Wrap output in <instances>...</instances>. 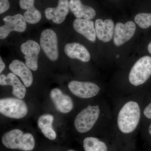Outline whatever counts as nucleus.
Here are the masks:
<instances>
[{"mask_svg": "<svg viewBox=\"0 0 151 151\" xmlns=\"http://www.w3.org/2000/svg\"><path fill=\"white\" fill-rule=\"evenodd\" d=\"M141 111L137 102L131 101L124 105L119 111L118 125L123 133L129 134L134 132L140 119Z\"/></svg>", "mask_w": 151, "mask_h": 151, "instance_id": "f257e3e1", "label": "nucleus"}, {"mask_svg": "<svg viewBox=\"0 0 151 151\" xmlns=\"http://www.w3.org/2000/svg\"><path fill=\"white\" fill-rule=\"evenodd\" d=\"M2 142L9 149L31 151L35 147V140L30 133L24 134L21 130L15 129L6 132L2 138Z\"/></svg>", "mask_w": 151, "mask_h": 151, "instance_id": "f03ea898", "label": "nucleus"}, {"mask_svg": "<svg viewBox=\"0 0 151 151\" xmlns=\"http://www.w3.org/2000/svg\"><path fill=\"white\" fill-rule=\"evenodd\" d=\"M100 114L98 105H88L76 117L74 126L79 133H84L90 131L94 126Z\"/></svg>", "mask_w": 151, "mask_h": 151, "instance_id": "7ed1b4c3", "label": "nucleus"}, {"mask_svg": "<svg viewBox=\"0 0 151 151\" xmlns=\"http://www.w3.org/2000/svg\"><path fill=\"white\" fill-rule=\"evenodd\" d=\"M151 76V57L143 56L138 60L130 70L129 81L135 86L142 85Z\"/></svg>", "mask_w": 151, "mask_h": 151, "instance_id": "20e7f679", "label": "nucleus"}, {"mask_svg": "<svg viewBox=\"0 0 151 151\" xmlns=\"http://www.w3.org/2000/svg\"><path fill=\"white\" fill-rule=\"evenodd\" d=\"M26 104L20 99L2 98L0 100V113L9 118L20 119L28 113Z\"/></svg>", "mask_w": 151, "mask_h": 151, "instance_id": "39448f33", "label": "nucleus"}, {"mask_svg": "<svg viewBox=\"0 0 151 151\" xmlns=\"http://www.w3.org/2000/svg\"><path fill=\"white\" fill-rule=\"evenodd\" d=\"M40 42L41 47L49 59L51 61H56L59 56L56 33L50 29L44 30L41 34Z\"/></svg>", "mask_w": 151, "mask_h": 151, "instance_id": "423d86ee", "label": "nucleus"}, {"mask_svg": "<svg viewBox=\"0 0 151 151\" xmlns=\"http://www.w3.org/2000/svg\"><path fill=\"white\" fill-rule=\"evenodd\" d=\"M4 24L0 27V39H4L13 31L23 32L27 28V22L21 14L7 16L3 19Z\"/></svg>", "mask_w": 151, "mask_h": 151, "instance_id": "0eeeda50", "label": "nucleus"}, {"mask_svg": "<svg viewBox=\"0 0 151 151\" xmlns=\"http://www.w3.org/2000/svg\"><path fill=\"white\" fill-rule=\"evenodd\" d=\"M68 89L75 96L84 99L92 98L97 95L100 88L91 82L72 81L68 84Z\"/></svg>", "mask_w": 151, "mask_h": 151, "instance_id": "6e6552de", "label": "nucleus"}, {"mask_svg": "<svg viewBox=\"0 0 151 151\" xmlns=\"http://www.w3.org/2000/svg\"><path fill=\"white\" fill-rule=\"evenodd\" d=\"M136 25L132 21L125 24L118 22L114 27L113 42L116 46H120L130 40L134 35Z\"/></svg>", "mask_w": 151, "mask_h": 151, "instance_id": "1a4fd4ad", "label": "nucleus"}, {"mask_svg": "<svg viewBox=\"0 0 151 151\" xmlns=\"http://www.w3.org/2000/svg\"><path fill=\"white\" fill-rule=\"evenodd\" d=\"M21 51L24 55L25 64L34 71L38 68V58L40 50L39 44L33 40H28L22 44Z\"/></svg>", "mask_w": 151, "mask_h": 151, "instance_id": "9d476101", "label": "nucleus"}, {"mask_svg": "<svg viewBox=\"0 0 151 151\" xmlns=\"http://www.w3.org/2000/svg\"><path fill=\"white\" fill-rule=\"evenodd\" d=\"M69 1L68 0H58L55 7H48L45 10V17L51 20L56 24H60L65 21L69 13Z\"/></svg>", "mask_w": 151, "mask_h": 151, "instance_id": "9b49d317", "label": "nucleus"}, {"mask_svg": "<svg viewBox=\"0 0 151 151\" xmlns=\"http://www.w3.org/2000/svg\"><path fill=\"white\" fill-rule=\"evenodd\" d=\"M50 96L55 108L59 112L67 113L73 109V104L72 99L68 95L63 94L60 89L58 88L52 89Z\"/></svg>", "mask_w": 151, "mask_h": 151, "instance_id": "f8f14e48", "label": "nucleus"}, {"mask_svg": "<svg viewBox=\"0 0 151 151\" xmlns=\"http://www.w3.org/2000/svg\"><path fill=\"white\" fill-rule=\"evenodd\" d=\"M0 84L1 86L10 85L12 86V93L19 99H23L25 96L26 93L25 86L19 80L16 75L12 72L8 73L7 76L4 74H1Z\"/></svg>", "mask_w": 151, "mask_h": 151, "instance_id": "ddd939ff", "label": "nucleus"}, {"mask_svg": "<svg viewBox=\"0 0 151 151\" xmlns=\"http://www.w3.org/2000/svg\"><path fill=\"white\" fill-rule=\"evenodd\" d=\"M9 68L12 73L20 77L26 87L31 86L33 80L32 73L26 64L19 60H14L9 65Z\"/></svg>", "mask_w": 151, "mask_h": 151, "instance_id": "4468645a", "label": "nucleus"}, {"mask_svg": "<svg viewBox=\"0 0 151 151\" xmlns=\"http://www.w3.org/2000/svg\"><path fill=\"white\" fill-rule=\"evenodd\" d=\"M96 35L103 42L110 41L113 38L114 30V23L111 19L103 21L97 19L94 23Z\"/></svg>", "mask_w": 151, "mask_h": 151, "instance_id": "2eb2a0df", "label": "nucleus"}, {"mask_svg": "<svg viewBox=\"0 0 151 151\" xmlns=\"http://www.w3.org/2000/svg\"><path fill=\"white\" fill-rule=\"evenodd\" d=\"M73 27L76 32L84 36L91 42H94L96 40L95 25L92 21L84 19H76L73 22Z\"/></svg>", "mask_w": 151, "mask_h": 151, "instance_id": "dca6fc26", "label": "nucleus"}, {"mask_svg": "<svg viewBox=\"0 0 151 151\" xmlns=\"http://www.w3.org/2000/svg\"><path fill=\"white\" fill-rule=\"evenodd\" d=\"M65 54L71 59H77L83 62H87L90 60V55L86 47L79 43L72 42L65 45Z\"/></svg>", "mask_w": 151, "mask_h": 151, "instance_id": "f3484780", "label": "nucleus"}, {"mask_svg": "<svg viewBox=\"0 0 151 151\" xmlns=\"http://www.w3.org/2000/svg\"><path fill=\"white\" fill-rule=\"evenodd\" d=\"M69 7L76 19L91 20L96 16L94 9L89 6L85 5L81 0H70Z\"/></svg>", "mask_w": 151, "mask_h": 151, "instance_id": "a211bd4d", "label": "nucleus"}, {"mask_svg": "<svg viewBox=\"0 0 151 151\" xmlns=\"http://www.w3.org/2000/svg\"><path fill=\"white\" fill-rule=\"evenodd\" d=\"M35 0H19V5L22 9L26 11L24 17L27 22L30 24H35L40 21L42 18L40 12L34 6Z\"/></svg>", "mask_w": 151, "mask_h": 151, "instance_id": "6ab92c4d", "label": "nucleus"}, {"mask_svg": "<svg viewBox=\"0 0 151 151\" xmlns=\"http://www.w3.org/2000/svg\"><path fill=\"white\" fill-rule=\"evenodd\" d=\"M54 117L50 114H44L39 117L37 125L44 136L51 140L55 139L56 134L52 128Z\"/></svg>", "mask_w": 151, "mask_h": 151, "instance_id": "aec40b11", "label": "nucleus"}, {"mask_svg": "<svg viewBox=\"0 0 151 151\" xmlns=\"http://www.w3.org/2000/svg\"><path fill=\"white\" fill-rule=\"evenodd\" d=\"M83 147L85 151H108L107 146L104 142L92 137L84 139Z\"/></svg>", "mask_w": 151, "mask_h": 151, "instance_id": "412c9836", "label": "nucleus"}, {"mask_svg": "<svg viewBox=\"0 0 151 151\" xmlns=\"http://www.w3.org/2000/svg\"><path fill=\"white\" fill-rule=\"evenodd\" d=\"M136 23L142 29H147L151 26V13H139L135 16Z\"/></svg>", "mask_w": 151, "mask_h": 151, "instance_id": "4be33fe9", "label": "nucleus"}, {"mask_svg": "<svg viewBox=\"0 0 151 151\" xmlns=\"http://www.w3.org/2000/svg\"><path fill=\"white\" fill-rule=\"evenodd\" d=\"M10 6L9 0H0V14H1L8 10Z\"/></svg>", "mask_w": 151, "mask_h": 151, "instance_id": "5701e85b", "label": "nucleus"}, {"mask_svg": "<svg viewBox=\"0 0 151 151\" xmlns=\"http://www.w3.org/2000/svg\"><path fill=\"white\" fill-rule=\"evenodd\" d=\"M144 114L146 118L151 119V103L149 104L145 108Z\"/></svg>", "mask_w": 151, "mask_h": 151, "instance_id": "b1692460", "label": "nucleus"}, {"mask_svg": "<svg viewBox=\"0 0 151 151\" xmlns=\"http://www.w3.org/2000/svg\"><path fill=\"white\" fill-rule=\"evenodd\" d=\"M6 65L4 63L1 57H0V73H1L3 70L5 68Z\"/></svg>", "mask_w": 151, "mask_h": 151, "instance_id": "393cba45", "label": "nucleus"}, {"mask_svg": "<svg viewBox=\"0 0 151 151\" xmlns=\"http://www.w3.org/2000/svg\"><path fill=\"white\" fill-rule=\"evenodd\" d=\"M147 48L149 52L151 54V42L150 43H149L148 46Z\"/></svg>", "mask_w": 151, "mask_h": 151, "instance_id": "a878e982", "label": "nucleus"}, {"mask_svg": "<svg viewBox=\"0 0 151 151\" xmlns=\"http://www.w3.org/2000/svg\"><path fill=\"white\" fill-rule=\"evenodd\" d=\"M149 132L150 133V134L151 135V124L150 125V127L149 128Z\"/></svg>", "mask_w": 151, "mask_h": 151, "instance_id": "bb28decb", "label": "nucleus"}, {"mask_svg": "<svg viewBox=\"0 0 151 151\" xmlns=\"http://www.w3.org/2000/svg\"><path fill=\"white\" fill-rule=\"evenodd\" d=\"M68 151H75L73 150H68Z\"/></svg>", "mask_w": 151, "mask_h": 151, "instance_id": "cd10ccee", "label": "nucleus"}]
</instances>
